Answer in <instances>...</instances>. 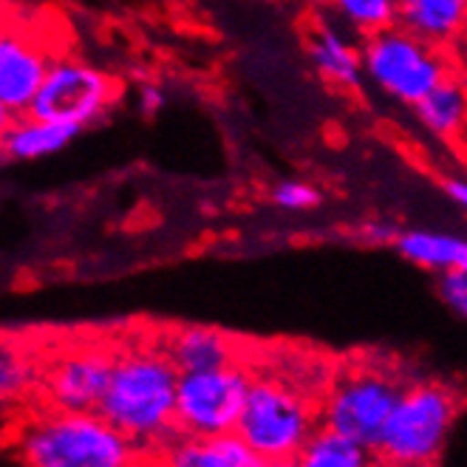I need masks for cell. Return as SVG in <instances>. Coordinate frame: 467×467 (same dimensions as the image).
<instances>
[{
	"label": "cell",
	"instance_id": "1",
	"mask_svg": "<svg viewBox=\"0 0 467 467\" xmlns=\"http://www.w3.org/2000/svg\"><path fill=\"white\" fill-rule=\"evenodd\" d=\"M179 368L164 348H128L117 354L99 414L140 451L168 448L179 439L176 394Z\"/></svg>",
	"mask_w": 467,
	"mask_h": 467
},
{
	"label": "cell",
	"instance_id": "2",
	"mask_svg": "<svg viewBox=\"0 0 467 467\" xmlns=\"http://www.w3.org/2000/svg\"><path fill=\"white\" fill-rule=\"evenodd\" d=\"M23 467H125L140 448L99 410L51 408L23 420L15 433Z\"/></svg>",
	"mask_w": 467,
	"mask_h": 467
},
{
	"label": "cell",
	"instance_id": "3",
	"mask_svg": "<svg viewBox=\"0 0 467 467\" xmlns=\"http://www.w3.org/2000/svg\"><path fill=\"white\" fill-rule=\"evenodd\" d=\"M459 410L462 397L445 382L428 379L402 389L377 453L400 467H433L453 433Z\"/></svg>",
	"mask_w": 467,
	"mask_h": 467
},
{
	"label": "cell",
	"instance_id": "4",
	"mask_svg": "<svg viewBox=\"0 0 467 467\" xmlns=\"http://www.w3.org/2000/svg\"><path fill=\"white\" fill-rule=\"evenodd\" d=\"M317 408L306 391L278 377H255L235 433L261 459H297L317 431Z\"/></svg>",
	"mask_w": 467,
	"mask_h": 467
},
{
	"label": "cell",
	"instance_id": "5",
	"mask_svg": "<svg viewBox=\"0 0 467 467\" xmlns=\"http://www.w3.org/2000/svg\"><path fill=\"white\" fill-rule=\"evenodd\" d=\"M360 51L366 77L382 94L405 105H417L448 77V66L433 46L405 32L397 23L366 35Z\"/></svg>",
	"mask_w": 467,
	"mask_h": 467
},
{
	"label": "cell",
	"instance_id": "6",
	"mask_svg": "<svg viewBox=\"0 0 467 467\" xmlns=\"http://www.w3.org/2000/svg\"><path fill=\"white\" fill-rule=\"evenodd\" d=\"M253 379L255 374L241 363L182 374L176 394L179 436L210 439L235 433Z\"/></svg>",
	"mask_w": 467,
	"mask_h": 467
},
{
	"label": "cell",
	"instance_id": "7",
	"mask_svg": "<svg viewBox=\"0 0 467 467\" xmlns=\"http://www.w3.org/2000/svg\"><path fill=\"white\" fill-rule=\"evenodd\" d=\"M402 394V382L379 368H351L328 386L320 422L377 451L382 428Z\"/></svg>",
	"mask_w": 467,
	"mask_h": 467
},
{
	"label": "cell",
	"instance_id": "8",
	"mask_svg": "<svg viewBox=\"0 0 467 467\" xmlns=\"http://www.w3.org/2000/svg\"><path fill=\"white\" fill-rule=\"evenodd\" d=\"M117 94L119 88L111 74L66 51L51 63L26 114L48 122L74 125L82 130L111 111Z\"/></svg>",
	"mask_w": 467,
	"mask_h": 467
},
{
	"label": "cell",
	"instance_id": "9",
	"mask_svg": "<svg viewBox=\"0 0 467 467\" xmlns=\"http://www.w3.org/2000/svg\"><path fill=\"white\" fill-rule=\"evenodd\" d=\"M46 29L43 20H23V15H4L0 20V99L17 117L29 111L51 63L66 54Z\"/></svg>",
	"mask_w": 467,
	"mask_h": 467
},
{
	"label": "cell",
	"instance_id": "10",
	"mask_svg": "<svg viewBox=\"0 0 467 467\" xmlns=\"http://www.w3.org/2000/svg\"><path fill=\"white\" fill-rule=\"evenodd\" d=\"M114 363L117 354L99 346H82L60 354L43 377L48 405L60 410H99Z\"/></svg>",
	"mask_w": 467,
	"mask_h": 467
},
{
	"label": "cell",
	"instance_id": "11",
	"mask_svg": "<svg viewBox=\"0 0 467 467\" xmlns=\"http://www.w3.org/2000/svg\"><path fill=\"white\" fill-rule=\"evenodd\" d=\"M168 467H269L238 433L193 439L179 436L161 453Z\"/></svg>",
	"mask_w": 467,
	"mask_h": 467
},
{
	"label": "cell",
	"instance_id": "12",
	"mask_svg": "<svg viewBox=\"0 0 467 467\" xmlns=\"http://www.w3.org/2000/svg\"><path fill=\"white\" fill-rule=\"evenodd\" d=\"M161 348L171 357V363L179 368V374L210 371V368L238 363L235 343L224 332L210 326H182L173 335H168Z\"/></svg>",
	"mask_w": 467,
	"mask_h": 467
},
{
	"label": "cell",
	"instance_id": "13",
	"mask_svg": "<svg viewBox=\"0 0 467 467\" xmlns=\"http://www.w3.org/2000/svg\"><path fill=\"white\" fill-rule=\"evenodd\" d=\"M397 26L431 46L448 43L467 26V0H397Z\"/></svg>",
	"mask_w": 467,
	"mask_h": 467
},
{
	"label": "cell",
	"instance_id": "14",
	"mask_svg": "<svg viewBox=\"0 0 467 467\" xmlns=\"http://www.w3.org/2000/svg\"><path fill=\"white\" fill-rule=\"evenodd\" d=\"M397 250L405 261L428 272H464L467 275V238L436 230H402Z\"/></svg>",
	"mask_w": 467,
	"mask_h": 467
},
{
	"label": "cell",
	"instance_id": "15",
	"mask_svg": "<svg viewBox=\"0 0 467 467\" xmlns=\"http://www.w3.org/2000/svg\"><path fill=\"white\" fill-rule=\"evenodd\" d=\"M414 117L436 140H456L467 130V86L462 79L445 77L414 105Z\"/></svg>",
	"mask_w": 467,
	"mask_h": 467
},
{
	"label": "cell",
	"instance_id": "16",
	"mask_svg": "<svg viewBox=\"0 0 467 467\" xmlns=\"http://www.w3.org/2000/svg\"><path fill=\"white\" fill-rule=\"evenodd\" d=\"M309 57L317 74L340 88H357L363 82V51L357 48L348 37H343L332 26H320L312 35Z\"/></svg>",
	"mask_w": 467,
	"mask_h": 467
},
{
	"label": "cell",
	"instance_id": "17",
	"mask_svg": "<svg viewBox=\"0 0 467 467\" xmlns=\"http://www.w3.org/2000/svg\"><path fill=\"white\" fill-rule=\"evenodd\" d=\"M77 133H82V130L74 125L48 122V119L23 114L9 128L4 145H0V153L9 159H17V161L43 159V156H51V153L68 148V142L77 140Z\"/></svg>",
	"mask_w": 467,
	"mask_h": 467
},
{
	"label": "cell",
	"instance_id": "18",
	"mask_svg": "<svg viewBox=\"0 0 467 467\" xmlns=\"http://www.w3.org/2000/svg\"><path fill=\"white\" fill-rule=\"evenodd\" d=\"M297 462L304 467H374L377 464L371 448L326 425H320L309 436L304 451L297 453Z\"/></svg>",
	"mask_w": 467,
	"mask_h": 467
},
{
	"label": "cell",
	"instance_id": "19",
	"mask_svg": "<svg viewBox=\"0 0 467 467\" xmlns=\"http://www.w3.org/2000/svg\"><path fill=\"white\" fill-rule=\"evenodd\" d=\"M332 6L348 26L366 35L397 23V0H332Z\"/></svg>",
	"mask_w": 467,
	"mask_h": 467
},
{
	"label": "cell",
	"instance_id": "20",
	"mask_svg": "<svg viewBox=\"0 0 467 467\" xmlns=\"http://www.w3.org/2000/svg\"><path fill=\"white\" fill-rule=\"evenodd\" d=\"M32 382L35 368L23 357V351L9 343H0V402L23 397L32 389Z\"/></svg>",
	"mask_w": 467,
	"mask_h": 467
},
{
	"label": "cell",
	"instance_id": "21",
	"mask_svg": "<svg viewBox=\"0 0 467 467\" xmlns=\"http://www.w3.org/2000/svg\"><path fill=\"white\" fill-rule=\"evenodd\" d=\"M272 202L284 207V210H292V213H304V210H315L320 207L323 196L315 184H306V182H295V179H286L281 184L272 187Z\"/></svg>",
	"mask_w": 467,
	"mask_h": 467
},
{
	"label": "cell",
	"instance_id": "22",
	"mask_svg": "<svg viewBox=\"0 0 467 467\" xmlns=\"http://www.w3.org/2000/svg\"><path fill=\"white\" fill-rule=\"evenodd\" d=\"M439 297L445 306L467 320V275L464 272H442L439 275Z\"/></svg>",
	"mask_w": 467,
	"mask_h": 467
},
{
	"label": "cell",
	"instance_id": "23",
	"mask_svg": "<svg viewBox=\"0 0 467 467\" xmlns=\"http://www.w3.org/2000/svg\"><path fill=\"white\" fill-rule=\"evenodd\" d=\"M400 233L402 230H397V224H391V222H368V224H363L360 238L366 244H371V246H377V244H397Z\"/></svg>",
	"mask_w": 467,
	"mask_h": 467
},
{
	"label": "cell",
	"instance_id": "24",
	"mask_svg": "<svg viewBox=\"0 0 467 467\" xmlns=\"http://www.w3.org/2000/svg\"><path fill=\"white\" fill-rule=\"evenodd\" d=\"M164 102H168V97H164V91L159 86H142L140 88V111L145 117L159 114L161 108H164Z\"/></svg>",
	"mask_w": 467,
	"mask_h": 467
},
{
	"label": "cell",
	"instance_id": "25",
	"mask_svg": "<svg viewBox=\"0 0 467 467\" xmlns=\"http://www.w3.org/2000/svg\"><path fill=\"white\" fill-rule=\"evenodd\" d=\"M442 190L448 193L451 202H456L462 210H467V179H448L442 184Z\"/></svg>",
	"mask_w": 467,
	"mask_h": 467
},
{
	"label": "cell",
	"instance_id": "26",
	"mask_svg": "<svg viewBox=\"0 0 467 467\" xmlns=\"http://www.w3.org/2000/svg\"><path fill=\"white\" fill-rule=\"evenodd\" d=\"M125 467H168L164 464V459L159 456V453H150V451H140L136 453Z\"/></svg>",
	"mask_w": 467,
	"mask_h": 467
},
{
	"label": "cell",
	"instance_id": "27",
	"mask_svg": "<svg viewBox=\"0 0 467 467\" xmlns=\"http://www.w3.org/2000/svg\"><path fill=\"white\" fill-rule=\"evenodd\" d=\"M15 119H17V114L12 111V108L4 99H0V145H4V140H6L9 128L15 125Z\"/></svg>",
	"mask_w": 467,
	"mask_h": 467
},
{
	"label": "cell",
	"instance_id": "28",
	"mask_svg": "<svg viewBox=\"0 0 467 467\" xmlns=\"http://www.w3.org/2000/svg\"><path fill=\"white\" fill-rule=\"evenodd\" d=\"M269 467H304L297 459H281V462H269Z\"/></svg>",
	"mask_w": 467,
	"mask_h": 467
},
{
	"label": "cell",
	"instance_id": "29",
	"mask_svg": "<svg viewBox=\"0 0 467 467\" xmlns=\"http://www.w3.org/2000/svg\"><path fill=\"white\" fill-rule=\"evenodd\" d=\"M374 467H400V464H391V462H379V464H374Z\"/></svg>",
	"mask_w": 467,
	"mask_h": 467
},
{
	"label": "cell",
	"instance_id": "30",
	"mask_svg": "<svg viewBox=\"0 0 467 467\" xmlns=\"http://www.w3.org/2000/svg\"><path fill=\"white\" fill-rule=\"evenodd\" d=\"M4 15H6V9H4V6H0V20H4Z\"/></svg>",
	"mask_w": 467,
	"mask_h": 467
},
{
	"label": "cell",
	"instance_id": "31",
	"mask_svg": "<svg viewBox=\"0 0 467 467\" xmlns=\"http://www.w3.org/2000/svg\"><path fill=\"white\" fill-rule=\"evenodd\" d=\"M464 136H467V130H464Z\"/></svg>",
	"mask_w": 467,
	"mask_h": 467
}]
</instances>
